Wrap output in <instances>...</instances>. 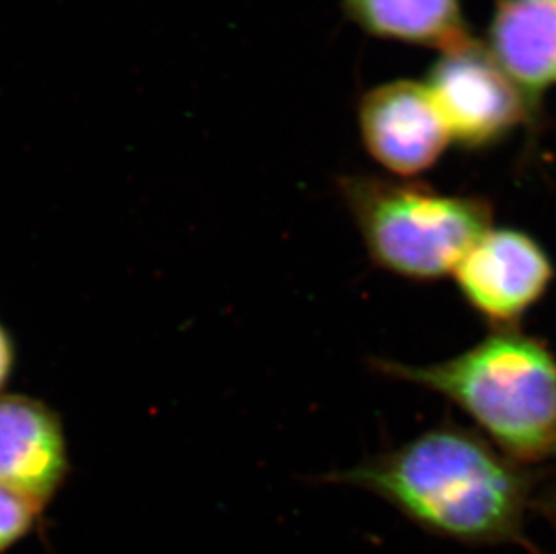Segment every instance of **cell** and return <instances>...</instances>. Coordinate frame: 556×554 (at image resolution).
I'll list each match as a JSON object with an SVG mask.
<instances>
[{
    "instance_id": "1",
    "label": "cell",
    "mask_w": 556,
    "mask_h": 554,
    "mask_svg": "<svg viewBox=\"0 0 556 554\" xmlns=\"http://www.w3.org/2000/svg\"><path fill=\"white\" fill-rule=\"evenodd\" d=\"M326 479L372 493L429 533L463 544L522 540L535 482L530 466L456 425Z\"/></svg>"
},
{
    "instance_id": "2",
    "label": "cell",
    "mask_w": 556,
    "mask_h": 554,
    "mask_svg": "<svg viewBox=\"0 0 556 554\" xmlns=\"http://www.w3.org/2000/svg\"><path fill=\"white\" fill-rule=\"evenodd\" d=\"M372 367L456 403L490 443L522 465L556 457V361L535 337L494 328L448 361L415 366L375 358Z\"/></svg>"
},
{
    "instance_id": "3",
    "label": "cell",
    "mask_w": 556,
    "mask_h": 554,
    "mask_svg": "<svg viewBox=\"0 0 556 554\" xmlns=\"http://www.w3.org/2000/svg\"><path fill=\"white\" fill-rule=\"evenodd\" d=\"M339 191L372 263L410 281L452 276L494 225L492 205L481 197L441 193L413 180L350 175Z\"/></svg>"
},
{
    "instance_id": "4",
    "label": "cell",
    "mask_w": 556,
    "mask_h": 554,
    "mask_svg": "<svg viewBox=\"0 0 556 554\" xmlns=\"http://www.w3.org/2000/svg\"><path fill=\"white\" fill-rule=\"evenodd\" d=\"M426 85L451 141L467 150L497 144L515 128L535 121L525 96L486 46L476 40L443 51Z\"/></svg>"
},
{
    "instance_id": "5",
    "label": "cell",
    "mask_w": 556,
    "mask_h": 554,
    "mask_svg": "<svg viewBox=\"0 0 556 554\" xmlns=\"http://www.w3.org/2000/svg\"><path fill=\"white\" fill-rule=\"evenodd\" d=\"M468 306L492 328H515L555 277L544 247L519 229L490 227L452 273Z\"/></svg>"
},
{
    "instance_id": "6",
    "label": "cell",
    "mask_w": 556,
    "mask_h": 554,
    "mask_svg": "<svg viewBox=\"0 0 556 554\" xmlns=\"http://www.w3.org/2000/svg\"><path fill=\"white\" fill-rule=\"evenodd\" d=\"M358 128L369 155L405 178L434 166L451 142L431 90L410 79L369 90L358 106Z\"/></svg>"
},
{
    "instance_id": "7",
    "label": "cell",
    "mask_w": 556,
    "mask_h": 554,
    "mask_svg": "<svg viewBox=\"0 0 556 554\" xmlns=\"http://www.w3.org/2000/svg\"><path fill=\"white\" fill-rule=\"evenodd\" d=\"M67 471L59 414L37 398L0 394V487L43 509Z\"/></svg>"
},
{
    "instance_id": "8",
    "label": "cell",
    "mask_w": 556,
    "mask_h": 554,
    "mask_svg": "<svg viewBox=\"0 0 556 554\" xmlns=\"http://www.w3.org/2000/svg\"><path fill=\"white\" fill-rule=\"evenodd\" d=\"M486 49L536 121L556 90V0H492Z\"/></svg>"
},
{
    "instance_id": "9",
    "label": "cell",
    "mask_w": 556,
    "mask_h": 554,
    "mask_svg": "<svg viewBox=\"0 0 556 554\" xmlns=\"http://www.w3.org/2000/svg\"><path fill=\"white\" fill-rule=\"evenodd\" d=\"M342 8L363 32L383 40L441 53L472 40L459 0H342Z\"/></svg>"
},
{
    "instance_id": "10",
    "label": "cell",
    "mask_w": 556,
    "mask_h": 554,
    "mask_svg": "<svg viewBox=\"0 0 556 554\" xmlns=\"http://www.w3.org/2000/svg\"><path fill=\"white\" fill-rule=\"evenodd\" d=\"M40 512L42 509L33 502L0 487V554L31 533Z\"/></svg>"
},
{
    "instance_id": "11",
    "label": "cell",
    "mask_w": 556,
    "mask_h": 554,
    "mask_svg": "<svg viewBox=\"0 0 556 554\" xmlns=\"http://www.w3.org/2000/svg\"><path fill=\"white\" fill-rule=\"evenodd\" d=\"M13 361H15L13 342H11L10 335L5 331L4 326L0 325V389L4 388L8 378H10Z\"/></svg>"
},
{
    "instance_id": "12",
    "label": "cell",
    "mask_w": 556,
    "mask_h": 554,
    "mask_svg": "<svg viewBox=\"0 0 556 554\" xmlns=\"http://www.w3.org/2000/svg\"><path fill=\"white\" fill-rule=\"evenodd\" d=\"M547 504H549V509L556 515V488L549 493V498H547Z\"/></svg>"
}]
</instances>
